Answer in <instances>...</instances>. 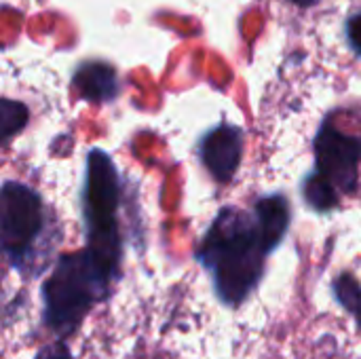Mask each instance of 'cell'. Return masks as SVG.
Listing matches in <instances>:
<instances>
[{
  "label": "cell",
  "mask_w": 361,
  "mask_h": 359,
  "mask_svg": "<svg viewBox=\"0 0 361 359\" xmlns=\"http://www.w3.org/2000/svg\"><path fill=\"white\" fill-rule=\"evenodd\" d=\"M243 150H245L243 129L226 121L207 129L197 144V154L201 165L218 184L233 182V178L241 167Z\"/></svg>",
  "instance_id": "cell-6"
},
{
  "label": "cell",
  "mask_w": 361,
  "mask_h": 359,
  "mask_svg": "<svg viewBox=\"0 0 361 359\" xmlns=\"http://www.w3.org/2000/svg\"><path fill=\"white\" fill-rule=\"evenodd\" d=\"M110 286L85 250L59 256L40 292L44 324L61 339L70 336Z\"/></svg>",
  "instance_id": "cell-3"
},
{
  "label": "cell",
  "mask_w": 361,
  "mask_h": 359,
  "mask_svg": "<svg viewBox=\"0 0 361 359\" xmlns=\"http://www.w3.org/2000/svg\"><path fill=\"white\" fill-rule=\"evenodd\" d=\"M271 252L252 212L224 205L203 233L195 258L209 273L216 298L239 309L260 286Z\"/></svg>",
  "instance_id": "cell-1"
},
{
  "label": "cell",
  "mask_w": 361,
  "mask_h": 359,
  "mask_svg": "<svg viewBox=\"0 0 361 359\" xmlns=\"http://www.w3.org/2000/svg\"><path fill=\"white\" fill-rule=\"evenodd\" d=\"M345 32H347V40L349 47L353 49V53L361 57V13H355L347 19L345 23Z\"/></svg>",
  "instance_id": "cell-12"
},
{
  "label": "cell",
  "mask_w": 361,
  "mask_h": 359,
  "mask_svg": "<svg viewBox=\"0 0 361 359\" xmlns=\"http://www.w3.org/2000/svg\"><path fill=\"white\" fill-rule=\"evenodd\" d=\"M121 195V174L114 161L108 152L91 148L80 193V214L87 239L85 252L110 284L118 281L123 264V237L118 229Z\"/></svg>",
  "instance_id": "cell-2"
},
{
  "label": "cell",
  "mask_w": 361,
  "mask_h": 359,
  "mask_svg": "<svg viewBox=\"0 0 361 359\" xmlns=\"http://www.w3.org/2000/svg\"><path fill=\"white\" fill-rule=\"evenodd\" d=\"M47 214L42 197L27 184L6 180L0 186V252L13 269H25L47 229Z\"/></svg>",
  "instance_id": "cell-4"
},
{
  "label": "cell",
  "mask_w": 361,
  "mask_h": 359,
  "mask_svg": "<svg viewBox=\"0 0 361 359\" xmlns=\"http://www.w3.org/2000/svg\"><path fill=\"white\" fill-rule=\"evenodd\" d=\"M72 85L78 95L91 104H108L118 97L121 83L114 66L99 59H89L78 63L72 76Z\"/></svg>",
  "instance_id": "cell-7"
},
{
  "label": "cell",
  "mask_w": 361,
  "mask_h": 359,
  "mask_svg": "<svg viewBox=\"0 0 361 359\" xmlns=\"http://www.w3.org/2000/svg\"><path fill=\"white\" fill-rule=\"evenodd\" d=\"M300 195H302L305 205L309 209H313L315 214H330V212L338 209L341 199H343L338 195V190L313 169L300 182Z\"/></svg>",
  "instance_id": "cell-9"
},
{
  "label": "cell",
  "mask_w": 361,
  "mask_h": 359,
  "mask_svg": "<svg viewBox=\"0 0 361 359\" xmlns=\"http://www.w3.org/2000/svg\"><path fill=\"white\" fill-rule=\"evenodd\" d=\"M315 167L324 180H328L338 195H355L360 188L361 135L343 131L334 116L328 114L313 138Z\"/></svg>",
  "instance_id": "cell-5"
},
{
  "label": "cell",
  "mask_w": 361,
  "mask_h": 359,
  "mask_svg": "<svg viewBox=\"0 0 361 359\" xmlns=\"http://www.w3.org/2000/svg\"><path fill=\"white\" fill-rule=\"evenodd\" d=\"M30 121V110L23 102L0 97V146L19 135Z\"/></svg>",
  "instance_id": "cell-11"
},
{
  "label": "cell",
  "mask_w": 361,
  "mask_h": 359,
  "mask_svg": "<svg viewBox=\"0 0 361 359\" xmlns=\"http://www.w3.org/2000/svg\"><path fill=\"white\" fill-rule=\"evenodd\" d=\"M34 359H72V353H70V349H68V345L63 341H57V343H51V345L42 347Z\"/></svg>",
  "instance_id": "cell-13"
},
{
  "label": "cell",
  "mask_w": 361,
  "mask_h": 359,
  "mask_svg": "<svg viewBox=\"0 0 361 359\" xmlns=\"http://www.w3.org/2000/svg\"><path fill=\"white\" fill-rule=\"evenodd\" d=\"M332 296L334 300L355 320L361 330V284L357 277L349 271H343L332 281Z\"/></svg>",
  "instance_id": "cell-10"
},
{
  "label": "cell",
  "mask_w": 361,
  "mask_h": 359,
  "mask_svg": "<svg viewBox=\"0 0 361 359\" xmlns=\"http://www.w3.org/2000/svg\"><path fill=\"white\" fill-rule=\"evenodd\" d=\"M252 214L260 226V233L264 237L269 252L273 254L283 243V239L292 226V203H290V199L283 193L262 195L254 201Z\"/></svg>",
  "instance_id": "cell-8"
},
{
  "label": "cell",
  "mask_w": 361,
  "mask_h": 359,
  "mask_svg": "<svg viewBox=\"0 0 361 359\" xmlns=\"http://www.w3.org/2000/svg\"><path fill=\"white\" fill-rule=\"evenodd\" d=\"M292 2H296V4H300V6H311V4H315V2H319V0H292Z\"/></svg>",
  "instance_id": "cell-14"
}]
</instances>
